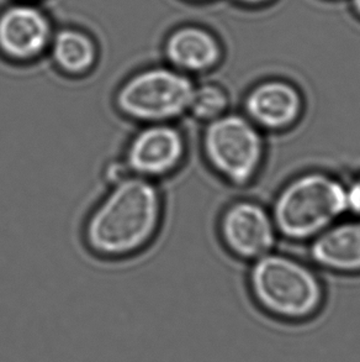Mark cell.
Masks as SVG:
<instances>
[{"mask_svg": "<svg viewBox=\"0 0 360 362\" xmlns=\"http://www.w3.org/2000/svg\"><path fill=\"white\" fill-rule=\"evenodd\" d=\"M167 203L161 185L126 177L107 186L82 226V243L95 259L109 262L133 259L161 234Z\"/></svg>", "mask_w": 360, "mask_h": 362, "instance_id": "6da1fadb", "label": "cell"}, {"mask_svg": "<svg viewBox=\"0 0 360 362\" xmlns=\"http://www.w3.org/2000/svg\"><path fill=\"white\" fill-rule=\"evenodd\" d=\"M247 284L256 307L277 323H310L326 305L321 277L310 264L290 255L272 251L253 261Z\"/></svg>", "mask_w": 360, "mask_h": 362, "instance_id": "7a4b0ae2", "label": "cell"}, {"mask_svg": "<svg viewBox=\"0 0 360 362\" xmlns=\"http://www.w3.org/2000/svg\"><path fill=\"white\" fill-rule=\"evenodd\" d=\"M270 213L280 238L310 243L348 214L347 185L330 172H301L277 191Z\"/></svg>", "mask_w": 360, "mask_h": 362, "instance_id": "3957f363", "label": "cell"}, {"mask_svg": "<svg viewBox=\"0 0 360 362\" xmlns=\"http://www.w3.org/2000/svg\"><path fill=\"white\" fill-rule=\"evenodd\" d=\"M194 78L168 64H150L121 81L112 94V108L135 127L179 122L188 115Z\"/></svg>", "mask_w": 360, "mask_h": 362, "instance_id": "277c9868", "label": "cell"}, {"mask_svg": "<svg viewBox=\"0 0 360 362\" xmlns=\"http://www.w3.org/2000/svg\"><path fill=\"white\" fill-rule=\"evenodd\" d=\"M200 150L210 171L239 188L257 180L267 156L264 132L244 113L234 112L205 124Z\"/></svg>", "mask_w": 360, "mask_h": 362, "instance_id": "5b68a950", "label": "cell"}, {"mask_svg": "<svg viewBox=\"0 0 360 362\" xmlns=\"http://www.w3.org/2000/svg\"><path fill=\"white\" fill-rule=\"evenodd\" d=\"M189 151L179 122H160L135 127L119 157L131 176L161 185L181 171Z\"/></svg>", "mask_w": 360, "mask_h": 362, "instance_id": "8992f818", "label": "cell"}, {"mask_svg": "<svg viewBox=\"0 0 360 362\" xmlns=\"http://www.w3.org/2000/svg\"><path fill=\"white\" fill-rule=\"evenodd\" d=\"M217 233L229 255L251 264L274 251L279 238L270 209L247 198L224 206L217 221Z\"/></svg>", "mask_w": 360, "mask_h": 362, "instance_id": "52a82bcc", "label": "cell"}, {"mask_svg": "<svg viewBox=\"0 0 360 362\" xmlns=\"http://www.w3.org/2000/svg\"><path fill=\"white\" fill-rule=\"evenodd\" d=\"M54 29L49 15L35 1L16 0L0 10V57L29 66L49 52Z\"/></svg>", "mask_w": 360, "mask_h": 362, "instance_id": "ba28073f", "label": "cell"}, {"mask_svg": "<svg viewBox=\"0 0 360 362\" xmlns=\"http://www.w3.org/2000/svg\"><path fill=\"white\" fill-rule=\"evenodd\" d=\"M244 114L262 132L279 134L301 122L306 102L301 90L287 79L270 78L254 84L244 99Z\"/></svg>", "mask_w": 360, "mask_h": 362, "instance_id": "9c48e42d", "label": "cell"}, {"mask_svg": "<svg viewBox=\"0 0 360 362\" xmlns=\"http://www.w3.org/2000/svg\"><path fill=\"white\" fill-rule=\"evenodd\" d=\"M164 64L191 78L211 72L222 59L214 35L195 25H183L167 35L163 42Z\"/></svg>", "mask_w": 360, "mask_h": 362, "instance_id": "30bf717a", "label": "cell"}, {"mask_svg": "<svg viewBox=\"0 0 360 362\" xmlns=\"http://www.w3.org/2000/svg\"><path fill=\"white\" fill-rule=\"evenodd\" d=\"M312 264L331 274H360V219L336 221L308 243Z\"/></svg>", "mask_w": 360, "mask_h": 362, "instance_id": "8fae6325", "label": "cell"}, {"mask_svg": "<svg viewBox=\"0 0 360 362\" xmlns=\"http://www.w3.org/2000/svg\"><path fill=\"white\" fill-rule=\"evenodd\" d=\"M47 56L61 76L83 79L97 69L100 52L92 35L78 28L67 26L54 31Z\"/></svg>", "mask_w": 360, "mask_h": 362, "instance_id": "7c38bea8", "label": "cell"}, {"mask_svg": "<svg viewBox=\"0 0 360 362\" xmlns=\"http://www.w3.org/2000/svg\"><path fill=\"white\" fill-rule=\"evenodd\" d=\"M229 92L222 86L215 82L195 83L186 117L205 125L229 113Z\"/></svg>", "mask_w": 360, "mask_h": 362, "instance_id": "4fadbf2b", "label": "cell"}, {"mask_svg": "<svg viewBox=\"0 0 360 362\" xmlns=\"http://www.w3.org/2000/svg\"><path fill=\"white\" fill-rule=\"evenodd\" d=\"M347 185V211L360 219V172Z\"/></svg>", "mask_w": 360, "mask_h": 362, "instance_id": "5bb4252c", "label": "cell"}, {"mask_svg": "<svg viewBox=\"0 0 360 362\" xmlns=\"http://www.w3.org/2000/svg\"><path fill=\"white\" fill-rule=\"evenodd\" d=\"M241 3H244V4H263V3H267L269 0H239Z\"/></svg>", "mask_w": 360, "mask_h": 362, "instance_id": "9a60e30c", "label": "cell"}, {"mask_svg": "<svg viewBox=\"0 0 360 362\" xmlns=\"http://www.w3.org/2000/svg\"><path fill=\"white\" fill-rule=\"evenodd\" d=\"M353 5H354V8L358 11V14H360V0H353Z\"/></svg>", "mask_w": 360, "mask_h": 362, "instance_id": "2e32d148", "label": "cell"}, {"mask_svg": "<svg viewBox=\"0 0 360 362\" xmlns=\"http://www.w3.org/2000/svg\"><path fill=\"white\" fill-rule=\"evenodd\" d=\"M26 1H35L36 3V0H26Z\"/></svg>", "mask_w": 360, "mask_h": 362, "instance_id": "e0dca14e", "label": "cell"}]
</instances>
